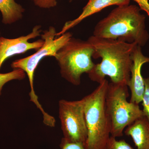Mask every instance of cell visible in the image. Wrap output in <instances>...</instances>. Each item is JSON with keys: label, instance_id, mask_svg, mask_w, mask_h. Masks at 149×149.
<instances>
[{"label": "cell", "instance_id": "obj_1", "mask_svg": "<svg viewBox=\"0 0 149 149\" xmlns=\"http://www.w3.org/2000/svg\"><path fill=\"white\" fill-rule=\"evenodd\" d=\"M88 41L95 49L93 58H102L100 63L95 64L88 73L91 80L100 84L108 76L111 83L128 86L133 64V54L137 44L93 35Z\"/></svg>", "mask_w": 149, "mask_h": 149}, {"label": "cell", "instance_id": "obj_2", "mask_svg": "<svg viewBox=\"0 0 149 149\" xmlns=\"http://www.w3.org/2000/svg\"><path fill=\"white\" fill-rule=\"evenodd\" d=\"M141 11L136 5L117 6L97 23L93 36L144 47L148 41L149 34L146 28V16Z\"/></svg>", "mask_w": 149, "mask_h": 149}, {"label": "cell", "instance_id": "obj_3", "mask_svg": "<svg viewBox=\"0 0 149 149\" xmlns=\"http://www.w3.org/2000/svg\"><path fill=\"white\" fill-rule=\"evenodd\" d=\"M109 82L105 79L95 90L83 99L88 129L85 149H104L110 137V126L105 107Z\"/></svg>", "mask_w": 149, "mask_h": 149}, {"label": "cell", "instance_id": "obj_4", "mask_svg": "<svg viewBox=\"0 0 149 149\" xmlns=\"http://www.w3.org/2000/svg\"><path fill=\"white\" fill-rule=\"evenodd\" d=\"M128 86L109 83L105 96L106 111L110 126V135L118 138L123 136L124 129L145 116L139 104L128 102Z\"/></svg>", "mask_w": 149, "mask_h": 149}, {"label": "cell", "instance_id": "obj_5", "mask_svg": "<svg viewBox=\"0 0 149 149\" xmlns=\"http://www.w3.org/2000/svg\"><path fill=\"white\" fill-rule=\"evenodd\" d=\"M95 49L87 40L72 38L60 49L55 58L61 76L72 85L78 86L81 77L89 73L95 66L92 60Z\"/></svg>", "mask_w": 149, "mask_h": 149}, {"label": "cell", "instance_id": "obj_6", "mask_svg": "<svg viewBox=\"0 0 149 149\" xmlns=\"http://www.w3.org/2000/svg\"><path fill=\"white\" fill-rule=\"evenodd\" d=\"M57 32L54 27L51 26L41 35L44 40L42 46L32 55L24 58L16 60L11 64L12 68L22 70L27 74L29 79L31 91L29 93L30 101L33 102L37 108L42 110V107L38 101V97L35 94L34 88V77L35 70L41 61L47 56L55 58L60 49L72 37L70 32H66L63 35L55 38Z\"/></svg>", "mask_w": 149, "mask_h": 149}, {"label": "cell", "instance_id": "obj_7", "mask_svg": "<svg viewBox=\"0 0 149 149\" xmlns=\"http://www.w3.org/2000/svg\"><path fill=\"white\" fill-rule=\"evenodd\" d=\"M58 110L63 135L62 140L68 143L82 144L85 147L88 131L83 99L74 101L60 100Z\"/></svg>", "mask_w": 149, "mask_h": 149}, {"label": "cell", "instance_id": "obj_8", "mask_svg": "<svg viewBox=\"0 0 149 149\" xmlns=\"http://www.w3.org/2000/svg\"><path fill=\"white\" fill-rule=\"evenodd\" d=\"M41 28L40 25H36L28 35L15 39L0 37V69L4 61L9 58L15 55L24 53L30 50H37L42 46L44 42L42 39L33 42L28 41L41 35Z\"/></svg>", "mask_w": 149, "mask_h": 149}, {"label": "cell", "instance_id": "obj_9", "mask_svg": "<svg viewBox=\"0 0 149 149\" xmlns=\"http://www.w3.org/2000/svg\"><path fill=\"white\" fill-rule=\"evenodd\" d=\"M132 59L131 75L128 84L131 92L130 102L139 104L142 101L145 91L144 78L141 74V69L144 64L149 63V57L143 54L141 47L137 45L133 52Z\"/></svg>", "mask_w": 149, "mask_h": 149}, {"label": "cell", "instance_id": "obj_10", "mask_svg": "<svg viewBox=\"0 0 149 149\" xmlns=\"http://www.w3.org/2000/svg\"><path fill=\"white\" fill-rule=\"evenodd\" d=\"M130 0H89L83 8V11L79 16L73 20L65 22L59 32H57L56 37H59L73 28L88 17L97 13L104 8L110 6H120L130 4Z\"/></svg>", "mask_w": 149, "mask_h": 149}, {"label": "cell", "instance_id": "obj_11", "mask_svg": "<svg viewBox=\"0 0 149 149\" xmlns=\"http://www.w3.org/2000/svg\"><path fill=\"white\" fill-rule=\"evenodd\" d=\"M124 133L132 138L137 149H149V122L146 116L128 125Z\"/></svg>", "mask_w": 149, "mask_h": 149}, {"label": "cell", "instance_id": "obj_12", "mask_svg": "<svg viewBox=\"0 0 149 149\" xmlns=\"http://www.w3.org/2000/svg\"><path fill=\"white\" fill-rule=\"evenodd\" d=\"M25 9L15 0H0V12L2 22L5 24H11L20 20Z\"/></svg>", "mask_w": 149, "mask_h": 149}, {"label": "cell", "instance_id": "obj_13", "mask_svg": "<svg viewBox=\"0 0 149 149\" xmlns=\"http://www.w3.org/2000/svg\"><path fill=\"white\" fill-rule=\"evenodd\" d=\"M26 77V73L22 70L15 69L7 73H0V96L2 95L4 85L13 80H23Z\"/></svg>", "mask_w": 149, "mask_h": 149}, {"label": "cell", "instance_id": "obj_14", "mask_svg": "<svg viewBox=\"0 0 149 149\" xmlns=\"http://www.w3.org/2000/svg\"><path fill=\"white\" fill-rule=\"evenodd\" d=\"M104 149H134L124 140L117 141L115 137L110 136Z\"/></svg>", "mask_w": 149, "mask_h": 149}, {"label": "cell", "instance_id": "obj_15", "mask_svg": "<svg viewBox=\"0 0 149 149\" xmlns=\"http://www.w3.org/2000/svg\"><path fill=\"white\" fill-rule=\"evenodd\" d=\"M145 83V91L143 99L142 105L143 106V111L145 116L148 118L149 122V78H144Z\"/></svg>", "mask_w": 149, "mask_h": 149}, {"label": "cell", "instance_id": "obj_16", "mask_svg": "<svg viewBox=\"0 0 149 149\" xmlns=\"http://www.w3.org/2000/svg\"><path fill=\"white\" fill-rule=\"evenodd\" d=\"M35 6L43 9H49L55 7L58 0H32Z\"/></svg>", "mask_w": 149, "mask_h": 149}, {"label": "cell", "instance_id": "obj_17", "mask_svg": "<svg viewBox=\"0 0 149 149\" xmlns=\"http://www.w3.org/2000/svg\"><path fill=\"white\" fill-rule=\"evenodd\" d=\"M61 149H85V146L78 143H68L61 140L60 144Z\"/></svg>", "mask_w": 149, "mask_h": 149}, {"label": "cell", "instance_id": "obj_18", "mask_svg": "<svg viewBox=\"0 0 149 149\" xmlns=\"http://www.w3.org/2000/svg\"><path fill=\"white\" fill-rule=\"evenodd\" d=\"M138 5L141 10L144 11L149 17V0H133Z\"/></svg>", "mask_w": 149, "mask_h": 149}, {"label": "cell", "instance_id": "obj_19", "mask_svg": "<svg viewBox=\"0 0 149 149\" xmlns=\"http://www.w3.org/2000/svg\"><path fill=\"white\" fill-rule=\"evenodd\" d=\"M0 36H1V32H0ZM0 37H1V36H0Z\"/></svg>", "mask_w": 149, "mask_h": 149}]
</instances>
